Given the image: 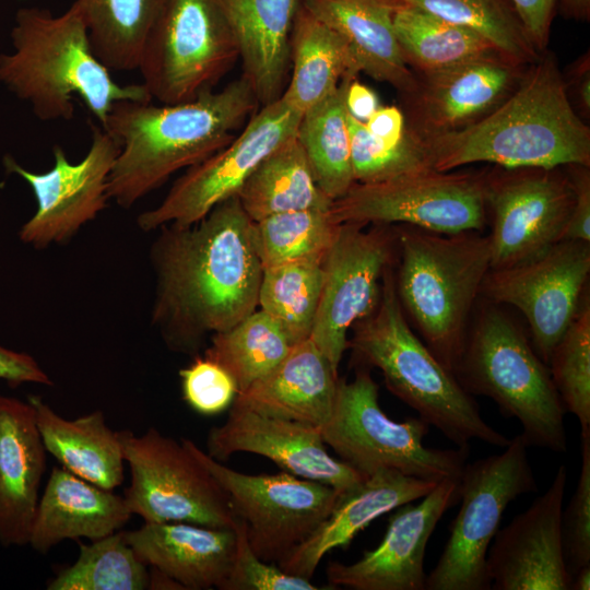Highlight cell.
Returning a JSON list of instances; mask_svg holds the SVG:
<instances>
[{
  "mask_svg": "<svg viewBox=\"0 0 590 590\" xmlns=\"http://www.w3.org/2000/svg\"><path fill=\"white\" fill-rule=\"evenodd\" d=\"M206 448L217 461L236 452L266 457L285 472L330 485L339 493L367 476L327 451L319 427L269 416L236 402L226 422L209 432Z\"/></svg>",
  "mask_w": 590,
  "mask_h": 590,
  "instance_id": "21",
  "label": "cell"
},
{
  "mask_svg": "<svg viewBox=\"0 0 590 590\" xmlns=\"http://www.w3.org/2000/svg\"><path fill=\"white\" fill-rule=\"evenodd\" d=\"M548 368L566 412L574 414L581 432L590 430V303L578 314L555 345Z\"/></svg>",
  "mask_w": 590,
  "mask_h": 590,
  "instance_id": "41",
  "label": "cell"
},
{
  "mask_svg": "<svg viewBox=\"0 0 590 590\" xmlns=\"http://www.w3.org/2000/svg\"><path fill=\"white\" fill-rule=\"evenodd\" d=\"M137 556L182 589H222L234 562L233 528H212L189 522H144L125 531Z\"/></svg>",
  "mask_w": 590,
  "mask_h": 590,
  "instance_id": "25",
  "label": "cell"
},
{
  "mask_svg": "<svg viewBox=\"0 0 590 590\" xmlns=\"http://www.w3.org/2000/svg\"><path fill=\"white\" fill-rule=\"evenodd\" d=\"M32 404L0 396V543L28 544L46 467Z\"/></svg>",
  "mask_w": 590,
  "mask_h": 590,
  "instance_id": "24",
  "label": "cell"
},
{
  "mask_svg": "<svg viewBox=\"0 0 590 590\" xmlns=\"http://www.w3.org/2000/svg\"><path fill=\"white\" fill-rule=\"evenodd\" d=\"M131 516L123 496L55 467L39 496L28 544L46 553L63 540H97L119 531Z\"/></svg>",
  "mask_w": 590,
  "mask_h": 590,
  "instance_id": "26",
  "label": "cell"
},
{
  "mask_svg": "<svg viewBox=\"0 0 590 590\" xmlns=\"http://www.w3.org/2000/svg\"><path fill=\"white\" fill-rule=\"evenodd\" d=\"M527 68L494 52L444 70L415 73L414 87L402 95L406 128L421 139L464 129L496 109Z\"/></svg>",
  "mask_w": 590,
  "mask_h": 590,
  "instance_id": "19",
  "label": "cell"
},
{
  "mask_svg": "<svg viewBox=\"0 0 590 590\" xmlns=\"http://www.w3.org/2000/svg\"><path fill=\"white\" fill-rule=\"evenodd\" d=\"M573 182L575 199L562 240L590 243V170L589 166H565Z\"/></svg>",
  "mask_w": 590,
  "mask_h": 590,
  "instance_id": "46",
  "label": "cell"
},
{
  "mask_svg": "<svg viewBox=\"0 0 590 590\" xmlns=\"http://www.w3.org/2000/svg\"><path fill=\"white\" fill-rule=\"evenodd\" d=\"M293 346L269 315L256 310L231 329L214 333L204 356L233 377L239 393L271 373Z\"/></svg>",
  "mask_w": 590,
  "mask_h": 590,
  "instance_id": "36",
  "label": "cell"
},
{
  "mask_svg": "<svg viewBox=\"0 0 590 590\" xmlns=\"http://www.w3.org/2000/svg\"><path fill=\"white\" fill-rule=\"evenodd\" d=\"M566 16L578 21H588L590 16V0H558Z\"/></svg>",
  "mask_w": 590,
  "mask_h": 590,
  "instance_id": "52",
  "label": "cell"
},
{
  "mask_svg": "<svg viewBox=\"0 0 590 590\" xmlns=\"http://www.w3.org/2000/svg\"><path fill=\"white\" fill-rule=\"evenodd\" d=\"M357 75L344 76L333 93L305 111L296 133L318 187L331 201L354 184L345 92Z\"/></svg>",
  "mask_w": 590,
  "mask_h": 590,
  "instance_id": "33",
  "label": "cell"
},
{
  "mask_svg": "<svg viewBox=\"0 0 590 590\" xmlns=\"http://www.w3.org/2000/svg\"><path fill=\"white\" fill-rule=\"evenodd\" d=\"M564 82L570 103L574 98L577 102L578 110L588 117L590 111V62L588 54L571 64L569 75L567 79L564 78Z\"/></svg>",
  "mask_w": 590,
  "mask_h": 590,
  "instance_id": "50",
  "label": "cell"
},
{
  "mask_svg": "<svg viewBox=\"0 0 590 590\" xmlns=\"http://www.w3.org/2000/svg\"><path fill=\"white\" fill-rule=\"evenodd\" d=\"M534 48L544 52L558 0H509Z\"/></svg>",
  "mask_w": 590,
  "mask_h": 590,
  "instance_id": "47",
  "label": "cell"
},
{
  "mask_svg": "<svg viewBox=\"0 0 590 590\" xmlns=\"http://www.w3.org/2000/svg\"><path fill=\"white\" fill-rule=\"evenodd\" d=\"M538 489L521 435L500 453L467 463L459 480L461 506L444 551L426 575L425 590H488L486 556L504 511Z\"/></svg>",
  "mask_w": 590,
  "mask_h": 590,
  "instance_id": "9",
  "label": "cell"
},
{
  "mask_svg": "<svg viewBox=\"0 0 590 590\" xmlns=\"http://www.w3.org/2000/svg\"><path fill=\"white\" fill-rule=\"evenodd\" d=\"M12 54L0 55V83L43 121L70 120L78 96L104 126L120 101L151 102L145 86L121 85L95 56L75 2L61 14L22 8L11 31Z\"/></svg>",
  "mask_w": 590,
  "mask_h": 590,
  "instance_id": "4",
  "label": "cell"
},
{
  "mask_svg": "<svg viewBox=\"0 0 590 590\" xmlns=\"http://www.w3.org/2000/svg\"><path fill=\"white\" fill-rule=\"evenodd\" d=\"M590 273V243L559 240L540 256L503 269H489L481 295L510 305L526 317L531 344L548 364L576 315Z\"/></svg>",
  "mask_w": 590,
  "mask_h": 590,
  "instance_id": "17",
  "label": "cell"
},
{
  "mask_svg": "<svg viewBox=\"0 0 590 590\" xmlns=\"http://www.w3.org/2000/svg\"><path fill=\"white\" fill-rule=\"evenodd\" d=\"M365 127L375 138L389 144L401 142L406 134L404 113L396 105L379 106Z\"/></svg>",
  "mask_w": 590,
  "mask_h": 590,
  "instance_id": "49",
  "label": "cell"
},
{
  "mask_svg": "<svg viewBox=\"0 0 590 590\" xmlns=\"http://www.w3.org/2000/svg\"><path fill=\"white\" fill-rule=\"evenodd\" d=\"M259 107L244 74L221 91L184 103H115L102 127L119 145L108 178L109 200L130 209L174 173L226 146Z\"/></svg>",
  "mask_w": 590,
  "mask_h": 590,
  "instance_id": "2",
  "label": "cell"
},
{
  "mask_svg": "<svg viewBox=\"0 0 590 590\" xmlns=\"http://www.w3.org/2000/svg\"><path fill=\"white\" fill-rule=\"evenodd\" d=\"M233 529L236 533V552L231 573L222 590H323L333 586L318 587L299 576L291 575L276 564L262 560L251 548L246 527L235 516Z\"/></svg>",
  "mask_w": 590,
  "mask_h": 590,
  "instance_id": "43",
  "label": "cell"
},
{
  "mask_svg": "<svg viewBox=\"0 0 590 590\" xmlns=\"http://www.w3.org/2000/svg\"><path fill=\"white\" fill-rule=\"evenodd\" d=\"M459 480L439 481L418 504L398 507L377 547L352 564L329 563V585L354 590H425L426 546L442 515L460 500Z\"/></svg>",
  "mask_w": 590,
  "mask_h": 590,
  "instance_id": "22",
  "label": "cell"
},
{
  "mask_svg": "<svg viewBox=\"0 0 590 590\" xmlns=\"http://www.w3.org/2000/svg\"><path fill=\"white\" fill-rule=\"evenodd\" d=\"M319 429L340 460L364 475L391 469L436 482L459 480L470 453L469 446L426 447L429 424L420 416L403 422L388 417L379 405L378 386L365 368L352 381L339 379L331 416Z\"/></svg>",
  "mask_w": 590,
  "mask_h": 590,
  "instance_id": "8",
  "label": "cell"
},
{
  "mask_svg": "<svg viewBox=\"0 0 590 590\" xmlns=\"http://www.w3.org/2000/svg\"><path fill=\"white\" fill-rule=\"evenodd\" d=\"M590 589V565L578 569L571 577L570 590H589Z\"/></svg>",
  "mask_w": 590,
  "mask_h": 590,
  "instance_id": "53",
  "label": "cell"
},
{
  "mask_svg": "<svg viewBox=\"0 0 590 590\" xmlns=\"http://www.w3.org/2000/svg\"><path fill=\"white\" fill-rule=\"evenodd\" d=\"M130 484L123 498L144 522H189L233 528L227 494L184 442L151 427L142 435L120 430Z\"/></svg>",
  "mask_w": 590,
  "mask_h": 590,
  "instance_id": "12",
  "label": "cell"
},
{
  "mask_svg": "<svg viewBox=\"0 0 590 590\" xmlns=\"http://www.w3.org/2000/svg\"><path fill=\"white\" fill-rule=\"evenodd\" d=\"M74 564L61 569L48 590H143L150 588V571L117 531L90 544L80 543Z\"/></svg>",
  "mask_w": 590,
  "mask_h": 590,
  "instance_id": "38",
  "label": "cell"
},
{
  "mask_svg": "<svg viewBox=\"0 0 590 590\" xmlns=\"http://www.w3.org/2000/svg\"><path fill=\"white\" fill-rule=\"evenodd\" d=\"M354 182H379L433 169L425 142L406 128L405 138L386 143L368 132L365 123L347 114Z\"/></svg>",
  "mask_w": 590,
  "mask_h": 590,
  "instance_id": "42",
  "label": "cell"
},
{
  "mask_svg": "<svg viewBox=\"0 0 590 590\" xmlns=\"http://www.w3.org/2000/svg\"><path fill=\"white\" fill-rule=\"evenodd\" d=\"M422 140L438 172L474 163L503 168L590 166V129L569 101L556 59L545 51L486 117Z\"/></svg>",
  "mask_w": 590,
  "mask_h": 590,
  "instance_id": "3",
  "label": "cell"
},
{
  "mask_svg": "<svg viewBox=\"0 0 590 590\" xmlns=\"http://www.w3.org/2000/svg\"><path fill=\"white\" fill-rule=\"evenodd\" d=\"M420 8L487 39L503 55L529 66L540 54L509 0H398Z\"/></svg>",
  "mask_w": 590,
  "mask_h": 590,
  "instance_id": "40",
  "label": "cell"
},
{
  "mask_svg": "<svg viewBox=\"0 0 590 590\" xmlns=\"http://www.w3.org/2000/svg\"><path fill=\"white\" fill-rule=\"evenodd\" d=\"M0 380L11 386L37 384L51 386L49 376L28 354L0 345Z\"/></svg>",
  "mask_w": 590,
  "mask_h": 590,
  "instance_id": "48",
  "label": "cell"
},
{
  "mask_svg": "<svg viewBox=\"0 0 590 590\" xmlns=\"http://www.w3.org/2000/svg\"><path fill=\"white\" fill-rule=\"evenodd\" d=\"M323 260H303L262 271L258 306L284 331L292 345L310 338L320 300Z\"/></svg>",
  "mask_w": 590,
  "mask_h": 590,
  "instance_id": "37",
  "label": "cell"
},
{
  "mask_svg": "<svg viewBox=\"0 0 590 590\" xmlns=\"http://www.w3.org/2000/svg\"><path fill=\"white\" fill-rule=\"evenodd\" d=\"M379 106L375 91L359 82L357 76L350 81L345 92V108L351 117L365 123Z\"/></svg>",
  "mask_w": 590,
  "mask_h": 590,
  "instance_id": "51",
  "label": "cell"
},
{
  "mask_svg": "<svg viewBox=\"0 0 590 590\" xmlns=\"http://www.w3.org/2000/svg\"><path fill=\"white\" fill-rule=\"evenodd\" d=\"M567 469L559 465L546 492L495 534L486 556L493 590H570L562 542Z\"/></svg>",
  "mask_w": 590,
  "mask_h": 590,
  "instance_id": "20",
  "label": "cell"
},
{
  "mask_svg": "<svg viewBox=\"0 0 590 590\" xmlns=\"http://www.w3.org/2000/svg\"><path fill=\"white\" fill-rule=\"evenodd\" d=\"M300 118L302 114L281 96L261 106L226 146L188 168L158 205L142 212L138 226L150 232L199 222L217 204L236 196L269 154L296 137Z\"/></svg>",
  "mask_w": 590,
  "mask_h": 590,
  "instance_id": "14",
  "label": "cell"
},
{
  "mask_svg": "<svg viewBox=\"0 0 590 590\" xmlns=\"http://www.w3.org/2000/svg\"><path fill=\"white\" fill-rule=\"evenodd\" d=\"M27 401L46 451L63 469L105 489L121 485L125 458L119 432L107 426L102 411L67 420L38 396H30Z\"/></svg>",
  "mask_w": 590,
  "mask_h": 590,
  "instance_id": "30",
  "label": "cell"
},
{
  "mask_svg": "<svg viewBox=\"0 0 590 590\" xmlns=\"http://www.w3.org/2000/svg\"><path fill=\"white\" fill-rule=\"evenodd\" d=\"M238 58L220 0H166L138 69L152 99L177 104L213 90Z\"/></svg>",
  "mask_w": 590,
  "mask_h": 590,
  "instance_id": "10",
  "label": "cell"
},
{
  "mask_svg": "<svg viewBox=\"0 0 590 590\" xmlns=\"http://www.w3.org/2000/svg\"><path fill=\"white\" fill-rule=\"evenodd\" d=\"M347 346L378 368L388 389L458 447L477 439L505 448L510 441L488 425L474 400L411 329L400 305L392 264L381 281L376 309L356 322Z\"/></svg>",
  "mask_w": 590,
  "mask_h": 590,
  "instance_id": "5",
  "label": "cell"
},
{
  "mask_svg": "<svg viewBox=\"0 0 590 590\" xmlns=\"http://www.w3.org/2000/svg\"><path fill=\"white\" fill-rule=\"evenodd\" d=\"M91 132L88 151L79 163H71L59 145L54 146V165L45 173H33L13 157H4L7 170L31 186L37 203L36 212L19 232L22 243L36 249L63 243L106 206L108 178L119 145L102 127L91 125Z\"/></svg>",
  "mask_w": 590,
  "mask_h": 590,
  "instance_id": "18",
  "label": "cell"
},
{
  "mask_svg": "<svg viewBox=\"0 0 590 590\" xmlns=\"http://www.w3.org/2000/svg\"><path fill=\"white\" fill-rule=\"evenodd\" d=\"M393 28L404 60L416 73L439 71L500 52L477 33L398 0Z\"/></svg>",
  "mask_w": 590,
  "mask_h": 590,
  "instance_id": "34",
  "label": "cell"
},
{
  "mask_svg": "<svg viewBox=\"0 0 590 590\" xmlns=\"http://www.w3.org/2000/svg\"><path fill=\"white\" fill-rule=\"evenodd\" d=\"M396 250L393 227L339 226L322 261L320 300L309 338L337 371L347 347V331L379 303L382 275Z\"/></svg>",
  "mask_w": 590,
  "mask_h": 590,
  "instance_id": "16",
  "label": "cell"
},
{
  "mask_svg": "<svg viewBox=\"0 0 590 590\" xmlns=\"http://www.w3.org/2000/svg\"><path fill=\"white\" fill-rule=\"evenodd\" d=\"M302 4L347 44L359 72L403 95L416 76L402 55L393 28L397 0H302Z\"/></svg>",
  "mask_w": 590,
  "mask_h": 590,
  "instance_id": "29",
  "label": "cell"
},
{
  "mask_svg": "<svg viewBox=\"0 0 590 590\" xmlns=\"http://www.w3.org/2000/svg\"><path fill=\"white\" fill-rule=\"evenodd\" d=\"M562 542L570 576L590 565V430L581 432V469L576 489L562 511Z\"/></svg>",
  "mask_w": 590,
  "mask_h": 590,
  "instance_id": "44",
  "label": "cell"
},
{
  "mask_svg": "<svg viewBox=\"0 0 590 590\" xmlns=\"http://www.w3.org/2000/svg\"><path fill=\"white\" fill-rule=\"evenodd\" d=\"M236 196L252 222L290 211L328 210L332 202L318 187L296 137L269 154Z\"/></svg>",
  "mask_w": 590,
  "mask_h": 590,
  "instance_id": "32",
  "label": "cell"
},
{
  "mask_svg": "<svg viewBox=\"0 0 590 590\" xmlns=\"http://www.w3.org/2000/svg\"><path fill=\"white\" fill-rule=\"evenodd\" d=\"M453 374L470 394L491 398L505 417H516L528 447L566 452V411L548 365L498 304L485 299L479 307Z\"/></svg>",
  "mask_w": 590,
  "mask_h": 590,
  "instance_id": "7",
  "label": "cell"
},
{
  "mask_svg": "<svg viewBox=\"0 0 590 590\" xmlns=\"http://www.w3.org/2000/svg\"><path fill=\"white\" fill-rule=\"evenodd\" d=\"M182 397L202 415H215L235 401L238 388L233 377L217 363L203 356L179 371Z\"/></svg>",
  "mask_w": 590,
  "mask_h": 590,
  "instance_id": "45",
  "label": "cell"
},
{
  "mask_svg": "<svg viewBox=\"0 0 590 590\" xmlns=\"http://www.w3.org/2000/svg\"><path fill=\"white\" fill-rule=\"evenodd\" d=\"M233 30L244 75L259 106L276 101L291 71V37L302 0H220Z\"/></svg>",
  "mask_w": 590,
  "mask_h": 590,
  "instance_id": "28",
  "label": "cell"
},
{
  "mask_svg": "<svg viewBox=\"0 0 590 590\" xmlns=\"http://www.w3.org/2000/svg\"><path fill=\"white\" fill-rule=\"evenodd\" d=\"M184 445L228 496L246 527L249 544L264 562L279 564L305 541L332 510L339 492L288 472L250 475L210 457L190 439Z\"/></svg>",
  "mask_w": 590,
  "mask_h": 590,
  "instance_id": "13",
  "label": "cell"
},
{
  "mask_svg": "<svg viewBox=\"0 0 590 590\" xmlns=\"http://www.w3.org/2000/svg\"><path fill=\"white\" fill-rule=\"evenodd\" d=\"M166 0H74L92 49L109 70L139 68L146 38Z\"/></svg>",
  "mask_w": 590,
  "mask_h": 590,
  "instance_id": "35",
  "label": "cell"
},
{
  "mask_svg": "<svg viewBox=\"0 0 590 590\" xmlns=\"http://www.w3.org/2000/svg\"><path fill=\"white\" fill-rule=\"evenodd\" d=\"M340 224L328 210L283 212L253 222V236L262 269L303 260H323Z\"/></svg>",
  "mask_w": 590,
  "mask_h": 590,
  "instance_id": "39",
  "label": "cell"
},
{
  "mask_svg": "<svg viewBox=\"0 0 590 590\" xmlns=\"http://www.w3.org/2000/svg\"><path fill=\"white\" fill-rule=\"evenodd\" d=\"M337 224H405L439 234L482 232L487 221L485 173L427 169L392 179L354 182L331 202Z\"/></svg>",
  "mask_w": 590,
  "mask_h": 590,
  "instance_id": "11",
  "label": "cell"
},
{
  "mask_svg": "<svg viewBox=\"0 0 590 590\" xmlns=\"http://www.w3.org/2000/svg\"><path fill=\"white\" fill-rule=\"evenodd\" d=\"M575 191L566 167H499L485 173L492 213L491 269L529 261L562 240Z\"/></svg>",
  "mask_w": 590,
  "mask_h": 590,
  "instance_id": "15",
  "label": "cell"
},
{
  "mask_svg": "<svg viewBox=\"0 0 590 590\" xmlns=\"http://www.w3.org/2000/svg\"><path fill=\"white\" fill-rule=\"evenodd\" d=\"M160 229L152 321L170 350L197 354L206 334L257 310L263 269L253 222L234 196L192 225Z\"/></svg>",
  "mask_w": 590,
  "mask_h": 590,
  "instance_id": "1",
  "label": "cell"
},
{
  "mask_svg": "<svg viewBox=\"0 0 590 590\" xmlns=\"http://www.w3.org/2000/svg\"><path fill=\"white\" fill-rule=\"evenodd\" d=\"M339 379V371L307 339L295 344L271 373L237 393L234 402L320 428L331 416Z\"/></svg>",
  "mask_w": 590,
  "mask_h": 590,
  "instance_id": "27",
  "label": "cell"
},
{
  "mask_svg": "<svg viewBox=\"0 0 590 590\" xmlns=\"http://www.w3.org/2000/svg\"><path fill=\"white\" fill-rule=\"evenodd\" d=\"M438 482L379 469L339 493L328 517L278 566L311 579L320 560L337 547L345 548L357 533L380 516L432 492Z\"/></svg>",
  "mask_w": 590,
  "mask_h": 590,
  "instance_id": "23",
  "label": "cell"
},
{
  "mask_svg": "<svg viewBox=\"0 0 590 590\" xmlns=\"http://www.w3.org/2000/svg\"><path fill=\"white\" fill-rule=\"evenodd\" d=\"M359 73L344 39L300 5L291 37V73L281 97L302 115Z\"/></svg>",
  "mask_w": 590,
  "mask_h": 590,
  "instance_id": "31",
  "label": "cell"
},
{
  "mask_svg": "<svg viewBox=\"0 0 590 590\" xmlns=\"http://www.w3.org/2000/svg\"><path fill=\"white\" fill-rule=\"evenodd\" d=\"M399 267L394 274L402 310L421 339L453 373L474 304L491 269L488 235L439 234L394 224Z\"/></svg>",
  "mask_w": 590,
  "mask_h": 590,
  "instance_id": "6",
  "label": "cell"
}]
</instances>
